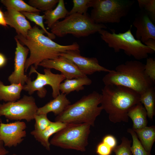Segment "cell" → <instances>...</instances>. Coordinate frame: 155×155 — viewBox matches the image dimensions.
Segmentation results:
<instances>
[{"mask_svg":"<svg viewBox=\"0 0 155 155\" xmlns=\"http://www.w3.org/2000/svg\"><path fill=\"white\" fill-rule=\"evenodd\" d=\"M34 119L35 121L34 129L39 131L45 129L52 122L47 118V114H36L34 116Z\"/></svg>","mask_w":155,"mask_h":155,"instance_id":"cell-32","label":"cell"},{"mask_svg":"<svg viewBox=\"0 0 155 155\" xmlns=\"http://www.w3.org/2000/svg\"><path fill=\"white\" fill-rule=\"evenodd\" d=\"M7 59L5 56L0 53V68L5 66L7 63Z\"/></svg>","mask_w":155,"mask_h":155,"instance_id":"cell-39","label":"cell"},{"mask_svg":"<svg viewBox=\"0 0 155 155\" xmlns=\"http://www.w3.org/2000/svg\"><path fill=\"white\" fill-rule=\"evenodd\" d=\"M112 149L102 142L97 146L96 152L98 155H110Z\"/></svg>","mask_w":155,"mask_h":155,"instance_id":"cell-34","label":"cell"},{"mask_svg":"<svg viewBox=\"0 0 155 155\" xmlns=\"http://www.w3.org/2000/svg\"><path fill=\"white\" fill-rule=\"evenodd\" d=\"M16 43L15 52L14 70L8 78L11 84L20 83L24 86L30 78L24 74L25 64L29 50L24 46L15 37Z\"/></svg>","mask_w":155,"mask_h":155,"instance_id":"cell-13","label":"cell"},{"mask_svg":"<svg viewBox=\"0 0 155 155\" xmlns=\"http://www.w3.org/2000/svg\"><path fill=\"white\" fill-rule=\"evenodd\" d=\"M133 25L136 28V39L144 43L150 39L155 40V26L148 14L143 11L136 16Z\"/></svg>","mask_w":155,"mask_h":155,"instance_id":"cell-15","label":"cell"},{"mask_svg":"<svg viewBox=\"0 0 155 155\" xmlns=\"http://www.w3.org/2000/svg\"><path fill=\"white\" fill-rule=\"evenodd\" d=\"M132 26L131 25L129 29L123 33H116L113 30L111 33L104 29L98 32L102 39L115 52L123 50L127 55L137 60L147 58L149 54H152L155 51L135 38L132 33Z\"/></svg>","mask_w":155,"mask_h":155,"instance_id":"cell-5","label":"cell"},{"mask_svg":"<svg viewBox=\"0 0 155 155\" xmlns=\"http://www.w3.org/2000/svg\"><path fill=\"white\" fill-rule=\"evenodd\" d=\"M139 7L141 10L145 12L154 23L155 22V0H138Z\"/></svg>","mask_w":155,"mask_h":155,"instance_id":"cell-29","label":"cell"},{"mask_svg":"<svg viewBox=\"0 0 155 155\" xmlns=\"http://www.w3.org/2000/svg\"><path fill=\"white\" fill-rule=\"evenodd\" d=\"M23 87L20 83L5 85L0 80V100L7 102L18 100Z\"/></svg>","mask_w":155,"mask_h":155,"instance_id":"cell-21","label":"cell"},{"mask_svg":"<svg viewBox=\"0 0 155 155\" xmlns=\"http://www.w3.org/2000/svg\"><path fill=\"white\" fill-rule=\"evenodd\" d=\"M145 72L146 75L155 83V60L153 57L146 58L145 64Z\"/></svg>","mask_w":155,"mask_h":155,"instance_id":"cell-33","label":"cell"},{"mask_svg":"<svg viewBox=\"0 0 155 155\" xmlns=\"http://www.w3.org/2000/svg\"><path fill=\"white\" fill-rule=\"evenodd\" d=\"M60 56H63L71 61L86 76L91 75L96 72L108 73L111 71V70L100 65L96 58L81 56L79 50L68 51L61 53Z\"/></svg>","mask_w":155,"mask_h":155,"instance_id":"cell-12","label":"cell"},{"mask_svg":"<svg viewBox=\"0 0 155 155\" xmlns=\"http://www.w3.org/2000/svg\"><path fill=\"white\" fill-rule=\"evenodd\" d=\"M9 151L5 147L2 141L0 139V155H6Z\"/></svg>","mask_w":155,"mask_h":155,"instance_id":"cell-38","label":"cell"},{"mask_svg":"<svg viewBox=\"0 0 155 155\" xmlns=\"http://www.w3.org/2000/svg\"><path fill=\"white\" fill-rule=\"evenodd\" d=\"M106 28L103 24L94 22L87 13H75L68 15L63 20L57 22L50 28L51 33L55 36L63 37L71 34L80 38L88 36Z\"/></svg>","mask_w":155,"mask_h":155,"instance_id":"cell-6","label":"cell"},{"mask_svg":"<svg viewBox=\"0 0 155 155\" xmlns=\"http://www.w3.org/2000/svg\"><path fill=\"white\" fill-rule=\"evenodd\" d=\"M66 94L61 93L42 107L38 108L36 114H47L53 112L56 116L61 114L71 102Z\"/></svg>","mask_w":155,"mask_h":155,"instance_id":"cell-18","label":"cell"},{"mask_svg":"<svg viewBox=\"0 0 155 155\" xmlns=\"http://www.w3.org/2000/svg\"><path fill=\"white\" fill-rule=\"evenodd\" d=\"M131 141L123 137L121 138L120 144L116 146L112 150L116 155H132L130 150Z\"/></svg>","mask_w":155,"mask_h":155,"instance_id":"cell-31","label":"cell"},{"mask_svg":"<svg viewBox=\"0 0 155 155\" xmlns=\"http://www.w3.org/2000/svg\"><path fill=\"white\" fill-rule=\"evenodd\" d=\"M59 0H30L29 5L40 11L44 12L53 9Z\"/></svg>","mask_w":155,"mask_h":155,"instance_id":"cell-28","label":"cell"},{"mask_svg":"<svg viewBox=\"0 0 155 155\" xmlns=\"http://www.w3.org/2000/svg\"><path fill=\"white\" fill-rule=\"evenodd\" d=\"M43 30L35 25L28 31L26 36L17 34L15 37L26 46L30 51V56L25 64L26 72L33 65L36 69L44 60L55 59L68 51L79 50V45L76 42L68 45H61L45 36Z\"/></svg>","mask_w":155,"mask_h":155,"instance_id":"cell-1","label":"cell"},{"mask_svg":"<svg viewBox=\"0 0 155 155\" xmlns=\"http://www.w3.org/2000/svg\"><path fill=\"white\" fill-rule=\"evenodd\" d=\"M140 102L144 105L147 112V116L152 120L155 115V87H150L140 94Z\"/></svg>","mask_w":155,"mask_h":155,"instance_id":"cell-24","label":"cell"},{"mask_svg":"<svg viewBox=\"0 0 155 155\" xmlns=\"http://www.w3.org/2000/svg\"><path fill=\"white\" fill-rule=\"evenodd\" d=\"M133 130L144 149L150 154L155 141V126H147L142 129Z\"/></svg>","mask_w":155,"mask_h":155,"instance_id":"cell-23","label":"cell"},{"mask_svg":"<svg viewBox=\"0 0 155 155\" xmlns=\"http://www.w3.org/2000/svg\"><path fill=\"white\" fill-rule=\"evenodd\" d=\"M67 124L59 122H52L50 125L44 130L39 131L34 129L31 132L30 134L46 150L50 151L51 144L49 141V138L65 127Z\"/></svg>","mask_w":155,"mask_h":155,"instance_id":"cell-17","label":"cell"},{"mask_svg":"<svg viewBox=\"0 0 155 155\" xmlns=\"http://www.w3.org/2000/svg\"><path fill=\"white\" fill-rule=\"evenodd\" d=\"M39 66L45 68L54 69L59 71L67 79L87 76L83 74L73 62L62 56H59L53 59L44 60L39 64Z\"/></svg>","mask_w":155,"mask_h":155,"instance_id":"cell-14","label":"cell"},{"mask_svg":"<svg viewBox=\"0 0 155 155\" xmlns=\"http://www.w3.org/2000/svg\"><path fill=\"white\" fill-rule=\"evenodd\" d=\"M44 74L38 72L33 65L31 66L29 73L30 75L32 73H36L37 76L33 81L30 78L23 86V90L27 92L30 95L37 91L38 96L41 98H44L47 90L44 86L46 85L50 86L52 89V96L55 98L60 93L59 86L61 83L66 79L62 74H55L51 69L45 68L44 69Z\"/></svg>","mask_w":155,"mask_h":155,"instance_id":"cell-9","label":"cell"},{"mask_svg":"<svg viewBox=\"0 0 155 155\" xmlns=\"http://www.w3.org/2000/svg\"><path fill=\"white\" fill-rule=\"evenodd\" d=\"M26 123L19 121L5 123L1 122L0 127V139L4 146L9 148L16 147L26 136Z\"/></svg>","mask_w":155,"mask_h":155,"instance_id":"cell-11","label":"cell"},{"mask_svg":"<svg viewBox=\"0 0 155 155\" xmlns=\"http://www.w3.org/2000/svg\"><path fill=\"white\" fill-rule=\"evenodd\" d=\"M91 126L83 123L69 124L55 134L50 143L63 148L85 152Z\"/></svg>","mask_w":155,"mask_h":155,"instance_id":"cell-8","label":"cell"},{"mask_svg":"<svg viewBox=\"0 0 155 155\" xmlns=\"http://www.w3.org/2000/svg\"><path fill=\"white\" fill-rule=\"evenodd\" d=\"M127 132L131 134L133 140L132 145L130 147V150L133 155H151L144 149L132 129L128 128Z\"/></svg>","mask_w":155,"mask_h":155,"instance_id":"cell-27","label":"cell"},{"mask_svg":"<svg viewBox=\"0 0 155 155\" xmlns=\"http://www.w3.org/2000/svg\"><path fill=\"white\" fill-rule=\"evenodd\" d=\"M145 64L138 60H130L116 66L103 77L105 85H114L131 89L141 94L155 83L146 74Z\"/></svg>","mask_w":155,"mask_h":155,"instance_id":"cell-3","label":"cell"},{"mask_svg":"<svg viewBox=\"0 0 155 155\" xmlns=\"http://www.w3.org/2000/svg\"><path fill=\"white\" fill-rule=\"evenodd\" d=\"M144 44L155 51V40L152 39H150L145 42Z\"/></svg>","mask_w":155,"mask_h":155,"instance_id":"cell-36","label":"cell"},{"mask_svg":"<svg viewBox=\"0 0 155 155\" xmlns=\"http://www.w3.org/2000/svg\"><path fill=\"white\" fill-rule=\"evenodd\" d=\"M7 25L14 28L18 35L24 37L27 34L32 28L30 23L26 17L20 12L12 9H7L4 13Z\"/></svg>","mask_w":155,"mask_h":155,"instance_id":"cell-16","label":"cell"},{"mask_svg":"<svg viewBox=\"0 0 155 155\" xmlns=\"http://www.w3.org/2000/svg\"><path fill=\"white\" fill-rule=\"evenodd\" d=\"M26 18L30 21L35 23L39 26L46 33L47 36L51 39H54L56 36L51 32H48L45 27L44 23V15H39L40 12H21Z\"/></svg>","mask_w":155,"mask_h":155,"instance_id":"cell-26","label":"cell"},{"mask_svg":"<svg viewBox=\"0 0 155 155\" xmlns=\"http://www.w3.org/2000/svg\"><path fill=\"white\" fill-rule=\"evenodd\" d=\"M1 2L7 9H13L20 12H38L41 11L22 0H1Z\"/></svg>","mask_w":155,"mask_h":155,"instance_id":"cell-25","label":"cell"},{"mask_svg":"<svg viewBox=\"0 0 155 155\" xmlns=\"http://www.w3.org/2000/svg\"><path fill=\"white\" fill-rule=\"evenodd\" d=\"M101 95V106L108 114L109 120L115 123L128 122L129 111L140 102V94L121 86L105 85Z\"/></svg>","mask_w":155,"mask_h":155,"instance_id":"cell-2","label":"cell"},{"mask_svg":"<svg viewBox=\"0 0 155 155\" xmlns=\"http://www.w3.org/2000/svg\"><path fill=\"white\" fill-rule=\"evenodd\" d=\"M38 108L34 98L25 95L16 101L0 104V117L4 116L11 120H25L29 122L34 119Z\"/></svg>","mask_w":155,"mask_h":155,"instance_id":"cell-10","label":"cell"},{"mask_svg":"<svg viewBox=\"0 0 155 155\" xmlns=\"http://www.w3.org/2000/svg\"><path fill=\"white\" fill-rule=\"evenodd\" d=\"M1 119L0 118V125H1Z\"/></svg>","mask_w":155,"mask_h":155,"instance_id":"cell-40","label":"cell"},{"mask_svg":"<svg viewBox=\"0 0 155 155\" xmlns=\"http://www.w3.org/2000/svg\"><path fill=\"white\" fill-rule=\"evenodd\" d=\"M128 116L132 121V129L133 130L142 129L147 126L146 111L140 102L131 109L128 113Z\"/></svg>","mask_w":155,"mask_h":155,"instance_id":"cell-19","label":"cell"},{"mask_svg":"<svg viewBox=\"0 0 155 155\" xmlns=\"http://www.w3.org/2000/svg\"><path fill=\"white\" fill-rule=\"evenodd\" d=\"M12 155H17L16 154H12Z\"/></svg>","mask_w":155,"mask_h":155,"instance_id":"cell-41","label":"cell"},{"mask_svg":"<svg viewBox=\"0 0 155 155\" xmlns=\"http://www.w3.org/2000/svg\"><path fill=\"white\" fill-rule=\"evenodd\" d=\"M92 80L87 76L70 79H65L60 85L59 90L66 95L74 91L78 92L84 89V86L89 85Z\"/></svg>","mask_w":155,"mask_h":155,"instance_id":"cell-20","label":"cell"},{"mask_svg":"<svg viewBox=\"0 0 155 155\" xmlns=\"http://www.w3.org/2000/svg\"><path fill=\"white\" fill-rule=\"evenodd\" d=\"M101 98V94L95 91L83 96L75 103L69 105L56 116L55 121L67 124L85 123L94 126L96 117L103 110L101 106H98Z\"/></svg>","mask_w":155,"mask_h":155,"instance_id":"cell-4","label":"cell"},{"mask_svg":"<svg viewBox=\"0 0 155 155\" xmlns=\"http://www.w3.org/2000/svg\"><path fill=\"white\" fill-rule=\"evenodd\" d=\"M90 1V0H72L73 7L69 12L67 16L75 13L81 14H87L88 9L90 7L89 3Z\"/></svg>","mask_w":155,"mask_h":155,"instance_id":"cell-30","label":"cell"},{"mask_svg":"<svg viewBox=\"0 0 155 155\" xmlns=\"http://www.w3.org/2000/svg\"><path fill=\"white\" fill-rule=\"evenodd\" d=\"M129 0H90V18L97 24L119 23L134 3Z\"/></svg>","mask_w":155,"mask_h":155,"instance_id":"cell-7","label":"cell"},{"mask_svg":"<svg viewBox=\"0 0 155 155\" xmlns=\"http://www.w3.org/2000/svg\"><path fill=\"white\" fill-rule=\"evenodd\" d=\"M102 142L108 145L112 149L117 146V140L114 137L111 135L105 136L103 138Z\"/></svg>","mask_w":155,"mask_h":155,"instance_id":"cell-35","label":"cell"},{"mask_svg":"<svg viewBox=\"0 0 155 155\" xmlns=\"http://www.w3.org/2000/svg\"><path fill=\"white\" fill-rule=\"evenodd\" d=\"M69 11L66 9L63 0H59L56 7L54 9L44 12V19L46 20L44 23L50 28L59 20L65 18Z\"/></svg>","mask_w":155,"mask_h":155,"instance_id":"cell-22","label":"cell"},{"mask_svg":"<svg viewBox=\"0 0 155 155\" xmlns=\"http://www.w3.org/2000/svg\"><path fill=\"white\" fill-rule=\"evenodd\" d=\"M0 25L4 27L7 26V24L5 20V14L0 9Z\"/></svg>","mask_w":155,"mask_h":155,"instance_id":"cell-37","label":"cell"}]
</instances>
